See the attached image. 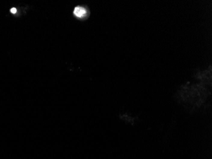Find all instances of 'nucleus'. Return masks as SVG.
I'll return each mask as SVG.
<instances>
[{"instance_id":"f03ea898","label":"nucleus","mask_w":212,"mask_h":159,"mask_svg":"<svg viewBox=\"0 0 212 159\" xmlns=\"http://www.w3.org/2000/svg\"><path fill=\"white\" fill-rule=\"evenodd\" d=\"M10 12H11V13H12V14H15L17 12V9H16L15 8H11V9L10 10Z\"/></svg>"},{"instance_id":"f257e3e1","label":"nucleus","mask_w":212,"mask_h":159,"mask_svg":"<svg viewBox=\"0 0 212 159\" xmlns=\"http://www.w3.org/2000/svg\"><path fill=\"white\" fill-rule=\"evenodd\" d=\"M73 14L78 18H83L87 15V10L83 7L78 6L74 8Z\"/></svg>"}]
</instances>
